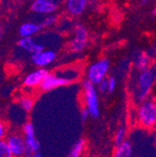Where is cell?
Wrapping results in <instances>:
<instances>
[{"mask_svg": "<svg viewBox=\"0 0 156 157\" xmlns=\"http://www.w3.org/2000/svg\"><path fill=\"white\" fill-rule=\"evenodd\" d=\"M155 82V67L139 71L130 82V92L134 102L139 105L150 97Z\"/></svg>", "mask_w": 156, "mask_h": 157, "instance_id": "6da1fadb", "label": "cell"}, {"mask_svg": "<svg viewBox=\"0 0 156 157\" xmlns=\"http://www.w3.org/2000/svg\"><path fill=\"white\" fill-rule=\"evenodd\" d=\"M136 121L140 127L152 130L156 124V103L151 97L139 104L136 110Z\"/></svg>", "mask_w": 156, "mask_h": 157, "instance_id": "7a4b0ae2", "label": "cell"}, {"mask_svg": "<svg viewBox=\"0 0 156 157\" xmlns=\"http://www.w3.org/2000/svg\"><path fill=\"white\" fill-rule=\"evenodd\" d=\"M82 95L85 109L88 110L90 117L93 119H97L100 116V106H99V98L98 92L96 87L85 80L82 82Z\"/></svg>", "mask_w": 156, "mask_h": 157, "instance_id": "3957f363", "label": "cell"}, {"mask_svg": "<svg viewBox=\"0 0 156 157\" xmlns=\"http://www.w3.org/2000/svg\"><path fill=\"white\" fill-rule=\"evenodd\" d=\"M110 67V61L108 58H101L89 66L86 77L87 81L94 86L98 84L103 78H107Z\"/></svg>", "mask_w": 156, "mask_h": 157, "instance_id": "277c9868", "label": "cell"}, {"mask_svg": "<svg viewBox=\"0 0 156 157\" xmlns=\"http://www.w3.org/2000/svg\"><path fill=\"white\" fill-rule=\"evenodd\" d=\"M88 31L86 27L81 24L77 25L74 29V36L69 43V49L72 52L80 53L87 46Z\"/></svg>", "mask_w": 156, "mask_h": 157, "instance_id": "5b68a950", "label": "cell"}, {"mask_svg": "<svg viewBox=\"0 0 156 157\" xmlns=\"http://www.w3.org/2000/svg\"><path fill=\"white\" fill-rule=\"evenodd\" d=\"M6 142L10 148L12 157H24L26 151V146L23 135L12 133L6 137Z\"/></svg>", "mask_w": 156, "mask_h": 157, "instance_id": "8992f818", "label": "cell"}, {"mask_svg": "<svg viewBox=\"0 0 156 157\" xmlns=\"http://www.w3.org/2000/svg\"><path fill=\"white\" fill-rule=\"evenodd\" d=\"M72 82L67 80V78L62 77L60 74L56 73H48V75L45 77V78L42 81V82L40 85V89L44 92L52 91L54 89H57L62 86H66L68 84H71Z\"/></svg>", "mask_w": 156, "mask_h": 157, "instance_id": "52a82bcc", "label": "cell"}, {"mask_svg": "<svg viewBox=\"0 0 156 157\" xmlns=\"http://www.w3.org/2000/svg\"><path fill=\"white\" fill-rule=\"evenodd\" d=\"M56 59V52L52 50H43L37 53L32 54L31 60L34 65L40 67V68H43L51 65Z\"/></svg>", "mask_w": 156, "mask_h": 157, "instance_id": "ba28073f", "label": "cell"}, {"mask_svg": "<svg viewBox=\"0 0 156 157\" xmlns=\"http://www.w3.org/2000/svg\"><path fill=\"white\" fill-rule=\"evenodd\" d=\"M49 71L45 68H37L27 74L24 80V85L27 88L40 87V83L48 75Z\"/></svg>", "mask_w": 156, "mask_h": 157, "instance_id": "9c48e42d", "label": "cell"}, {"mask_svg": "<svg viewBox=\"0 0 156 157\" xmlns=\"http://www.w3.org/2000/svg\"><path fill=\"white\" fill-rule=\"evenodd\" d=\"M58 8L54 0H35L31 5V10L38 14H51Z\"/></svg>", "mask_w": 156, "mask_h": 157, "instance_id": "30bf717a", "label": "cell"}, {"mask_svg": "<svg viewBox=\"0 0 156 157\" xmlns=\"http://www.w3.org/2000/svg\"><path fill=\"white\" fill-rule=\"evenodd\" d=\"M18 45L23 50L26 51L27 52H29L31 54L37 53V52H40L44 50V45H42L37 40H36L33 36L22 37L20 40H19Z\"/></svg>", "mask_w": 156, "mask_h": 157, "instance_id": "8fae6325", "label": "cell"}, {"mask_svg": "<svg viewBox=\"0 0 156 157\" xmlns=\"http://www.w3.org/2000/svg\"><path fill=\"white\" fill-rule=\"evenodd\" d=\"M134 67L138 71H143L151 67V56L149 52H140L136 54L134 60Z\"/></svg>", "mask_w": 156, "mask_h": 157, "instance_id": "7c38bea8", "label": "cell"}, {"mask_svg": "<svg viewBox=\"0 0 156 157\" xmlns=\"http://www.w3.org/2000/svg\"><path fill=\"white\" fill-rule=\"evenodd\" d=\"M88 0H67V11L73 16H79L84 12Z\"/></svg>", "mask_w": 156, "mask_h": 157, "instance_id": "4fadbf2b", "label": "cell"}, {"mask_svg": "<svg viewBox=\"0 0 156 157\" xmlns=\"http://www.w3.org/2000/svg\"><path fill=\"white\" fill-rule=\"evenodd\" d=\"M40 30L41 27L40 25L35 23H25L19 27V34L22 37H29L37 34Z\"/></svg>", "mask_w": 156, "mask_h": 157, "instance_id": "5bb4252c", "label": "cell"}, {"mask_svg": "<svg viewBox=\"0 0 156 157\" xmlns=\"http://www.w3.org/2000/svg\"><path fill=\"white\" fill-rule=\"evenodd\" d=\"M133 147L130 141L124 140L121 145L116 146L112 157H132Z\"/></svg>", "mask_w": 156, "mask_h": 157, "instance_id": "9a60e30c", "label": "cell"}, {"mask_svg": "<svg viewBox=\"0 0 156 157\" xmlns=\"http://www.w3.org/2000/svg\"><path fill=\"white\" fill-rule=\"evenodd\" d=\"M86 147V141L84 139H80L77 140L72 146L67 157H82V153Z\"/></svg>", "mask_w": 156, "mask_h": 157, "instance_id": "2e32d148", "label": "cell"}, {"mask_svg": "<svg viewBox=\"0 0 156 157\" xmlns=\"http://www.w3.org/2000/svg\"><path fill=\"white\" fill-rule=\"evenodd\" d=\"M18 105L25 112H30L35 105V99L30 95H22L18 99Z\"/></svg>", "mask_w": 156, "mask_h": 157, "instance_id": "e0dca14e", "label": "cell"}, {"mask_svg": "<svg viewBox=\"0 0 156 157\" xmlns=\"http://www.w3.org/2000/svg\"><path fill=\"white\" fill-rule=\"evenodd\" d=\"M24 139H25V146H26V151H30L32 153L35 152V151H40V143L36 137V135L24 136Z\"/></svg>", "mask_w": 156, "mask_h": 157, "instance_id": "ac0fdd59", "label": "cell"}, {"mask_svg": "<svg viewBox=\"0 0 156 157\" xmlns=\"http://www.w3.org/2000/svg\"><path fill=\"white\" fill-rule=\"evenodd\" d=\"M125 136H126V129L124 126H120L118 128V130L116 131L115 134V137H114V141H115V145L119 146L121 145L124 140H125Z\"/></svg>", "mask_w": 156, "mask_h": 157, "instance_id": "d6986e66", "label": "cell"}, {"mask_svg": "<svg viewBox=\"0 0 156 157\" xmlns=\"http://www.w3.org/2000/svg\"><path fill=\"white\" fill-rule=\"evenodd\" d=\"M56 21H57V18L55 17V16H53V15H49V16H47L46 18H44L43 20H42V22L40 23V27H41V29L42 28H47V27H51V26H52L55 23H56Z\"/></svg>", "mask_w": 156, "mask_h": 157, "instance_id": "ffe728a7", "label": "cell"}, {"mask_svg": "<svg viewBox=\"0 0 156 157\" xmlns=\"http://www.w3.org/2000/svg\"><path fill=\"white\" fill-rule=\"evenodd\" d=\"M0 157H12L6 140H0Z\"/></svg>", "mask_w": 156, "mask_h": 157, "instance_id": "44dd1931", "label": "cell"}, {"mask_svg": "<svg viewBox=\"0 0 156 157\" xmlns=\"http://www.w3.org/2000/svg\"><path fill=\"white\" fill-rule=\"evenodd\" d=\"M33 135H36L34 124L30 122L25 123L23 126V136H33Z\"/></svg>", "mask_w": 156, "mask_h": 157, "instance_id": "7402d4cb", "label": "cell"}, {"mask_svg": "<svg viewBox=\"0 0 156 157\" xmlns=\"http://www.w3.org/2000/svg\"><path fill=\"white\" fill-rule=\"evenodd\" d=\"M7 134H8V126L6 123L0 118V140H6Z\"/></svg>", "mask_w": 156, "mask_h": 157, "instance_id": "603a6c76", "label": "cell"}, {"mask_svg": "<svg viewBox=\"0 0 156 157\" xmlns=\"http://www.w3.org/2000/svg\"><path fill=\"white\" fill-rule=\"evenodd\" d=\"M117 87V80L113 76L108 77V93H113Z\"/></svg>", "mask_w": 156, "mask_h": 157, "instance_id": "cb8c5ba5", "label": "cell"}, {"mask_svg": "<svg viewBox=\"0 0 156 157\" xmlns=\"http://www.w3.org/2000/svg\"><path fill=\"white\" fill-rule=\"evenodd\" d=\"M96 90H97V92H99L101 94L108 93V77L103 78V80L98 84H97Z\"/></svg>", "mask_w": 156, "mask_h": 157, "instance_id": "d4e9b609", "label": "cell"}, {"mask_svg": "<svg viewBox=\"0 0 156 157\" xmlns=\"http://www.w3.org/2000/svg\"><path fill=\"white\" fill-rule=\"evenodd\" d=\"M89 117H90V114H89L88 110L85 108H83L81 111V118H82V122H86Z\"/></svg>", "mask_w": 156, "mask_h": 157, "instance_id": "484cf974", "label": "cell"}, {"mask_svg": "<svg viewBox=\"0 0 156 157\" xmlns=\"http://www.w3.org/2000/svg\"><path fill=\"white\" fill-rule=\"evenodd\" d=\"M31 157H43L42 156V153L38 151H35V152H33V154H32V156Z\"/></svg>", "mask_w": 156, "mask_h": 157, "instance_id": "4316f807", "label": "cell"}, {"mask_svg": "<svg viewBox=\"0 0 156 157\" xmlns=\"http://www.w3.org/2000/svg\"><path fill=\"white\" fill-rule=\"evenodd\" d=\"M2 35H3V29H2V25H1V24H0V41H1Z\"/></svg>", "mask_w": 156, "mask_h": 157, "instance_id": "83f0119b", "label": "cell"}, {"mask_svg": "<svg viewBox=\"0 0 156 157\" xmlns=\"http://www.w3.org/2000/svg\"><path fill=\"white\" fill-rule=\"evenodd\" d=\"M149 2V0H142L141 1V5H146Z\"/></svg>", "mask_w": 156, "mask_h": 157, "instance_id": "f1b7e54d", "label": "cell"}]
</instances>
